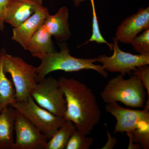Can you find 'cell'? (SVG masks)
<instances>
[{"mask_svg":"<svg viewBox=\"0 0 149 149\" xmlns=\"http://www.w3.org/2000/svg\"><path fill=\"white\" fill-rule=\"evenodd\" d=\"M58 80L66 102L63 118L72 121L77 130L88 136L101 116L95 95L91 88L78 80L63 77Z\"/></svg>","mask_w":149,"mask_h":149,"instance_id":"1","label":"cell"},{"mask_svg":"<svg viewBox=\"0 0 149 149\" xmlns=\"http://www.w3.org/2000/svg\"><path fill=\"white\" fill-rule=\"evenodd\" d=\"M60 51L45 54H37L34 56L41 61V63L35 67L37 82L40 81L47 74L54 71L62 70L67 72H77L83 70H93L107 78L108 74L102 65L94 64L95 58H81L70 54L68 45L65 42L59 44Z\"/></svg>","mask_w":149,"mask_h":149,"instance_id":"2","label":"cell"},{"mask_svg":"<svg viewBox=\"0 0 149 149\" xmlns=\"http://www.w3.org/2000/svg\"><path fill=\"white\" fill-rule=\"evenodd\" d=\"M146 91L136 75L125 80L119 74L109 81L100 96L104 102L107 104L118 102L127 107L142 108L146 102Z\"/></svg>","mask_w":149,"mask_h":149,"instance_id":"3","label":"cell"},{"mask_svg":"<svg viewBox=\"0 0 149 149\" xmlns=\"http://www.w3.org/2000/svg\"><path fill=\"white\" fill-rule=\"evenodd\" d=\"M3 69L6 74L9 73L11 76L16 102L27 101L37 83L35 67L19 57L7 53L4 59Z\"/></svg>","mask_w":149,"mask_h":149,"instance_id":"4","label":"cell"},{"mask_svg":"<svg viewBox=\"0 0 149 149\" xmlns=\"http://www.w3.org/2000/svg\"><path fill=\"white\" fill-rule=\"evenodd\" d=\"M30 96L40 107L55 115L63 118L66 102L58 80L52 76L45 77L37 83Z\"/></svg>","mask_w":149,"mask_h":149,"instance_id":"5","label":"cell"},{"mask_svg":"<svg viewBox=\"0 0 149 149\" xmlns=\"http://www.w3.org/2000/svg\"><path fill=\"white\" fill-rule=\"evenodd\" d=\"M10 106L27 118L49 139L54 136L65 120L63 117L55 115L38 105L31 96L27 101L16 102Z\"/></svg>","mask_w":149,"mask_h":149,"instance_id":"6","label":"cell"},{"mask_svg":"<svg viewBox=\"0 0 149 149\" xmlns=\"http://www.w3.org/2000/svg\"><path fill=\"white\" fill-rule=\"evenodd\" d=\"M113 53L111 56L105 55L95 58L96 62L101 63L106 71L120 72L123 75L130 74L138 67L149 64V55H134L121 50L118 45V40L113 38Z\"/></svg>","mask_w":149,"mask_h":149,"instance_id":"7","label":"cell"},{"mask_svg":"<svg viewBox=\"0 0 149 149\" xmlns=\"http://www.w3.org/2000/svg\"><path fill=\"white\" fill-rule=\"evenodd\" d=\"M15 110L16 140L12 149H45L48 137L41 133L27 118Z\"/></svg>","mask_w":149,"mask_h":149,"instance_id":"8","label":"cell"},{"mask_svg":"<svg viewBox=\"0 0 149 149\" xmlns=\"http://www.w3.org/2000/svg\"><path fill=\"white\" fill-rule=\"evenodd\" d=\"M105 109L116 119L114 134L132 132L145 123L149 122V112L147 110L125 109L117 102L107 104Z\"/></svg>","mask_w":149,"mask_h":149,"instance_id":"9","label":"cell"},{"mask_svg":"<svg viewBox=\"0 0 149 149\" xmlns=\"http://www.w3.org/2000/svg\"><path fill=\"white\" fill-rule=\"evenodd\" d=\"M149 28V8H140L118 27L116 38L121 42L130 44L140 32Z\"/></svg>","mask_w":149,"mask_h":149,"instance_id":"10","label":"cell"},{"mask_svg":"<svg viewBox=\"0 0 149 149\" xmlns=\"http://www.w3.org/2000/svg\"><path fill=\"white\" fill-rule=\"evenodd\" d=\"M49 12L47 8L40 7L22 24L13 29L11 40L26 50L29 40L35 32L44 24Z\"/></svg>","mask_w":149,"mask_h":149,"instance_id":"11","label":"cell"},{"mask_svg":"<svg viewBox=\"0 0 149 149\" xmlns=\"http://www.w3.org/2000/svg\"><path fill=\"white\" fill-rule=\"evenodd\" d=\"M43 6L35 0H10L6 8L5 22L13 28L20 26Z\"/></svg>","mask_w":149,"mask_h":149,"instance_id":"12","label":"cell"},{"mask_svg":"<svg viewBox=\"0 0 149 149\" xmlns=\"http://www.w3.org/2000/svg\"><path fill=\"white\" fill-rule=\"evenodd\" d=\"M68 17V8L63 6L55 14H49L44 22V25L48 32L58 42H64L71 37Z\"/></svg>","mask_w":149,"mask_h":149,"instance_id":"13","label":"cell"},{"mask_svg":"<svg viewBox=\"0 0 149 149\" xmlns=\"http://www.w3.org/2000/svg\"><path fill=\"white\" fill-rule=\"evenodd\" d=\"M15 110L9 106L0 113V149H12L15 142Z\"/></svg>","mask_w":149,"mask_h":149,"instance_id":"14","label":"cell"},{"mask_svg":"<svg viewBox=\"0 0 149 149\" xmlns=\"http://www.w3.org/2000/svg\"><path fill=\"white\" fill-rule=\"evenodd\" d=\"M33 56L56 52L52 36L44 24L35 32L29 40L26 50Z\"/></svg>","mask_w":149,"mask_h":149,"instance_id":"15","label":"cell"},{"mask_svg":"<svg viewBox=\"0 0 149 149\" xmlns=\"http://www.w3.org/2000/svg\"><path fill=\"white\" fill-rule=\"evenodd\" d=\"M6 51L0 50V113L7 107L16 102L13 83L8 78L3 69V63Z\"/></svg>","mask_w":149,"mask_h":149,"instance_id":"16","label":"cell"},{"mask_svg":"<svg viewBox=\"0 0 149 149\" xmlns=\"http://www.w3.org/2000/svg\"><path fill=\"white\" fill-rule=\"evenodd\" d=\"M77 130L74 123L65 120L54 136L47 141L45 149H65L72 134Z\"/></svg>","mask_w":149,"mask_h":149,"instance_id":"17","label":"cell"},{"mask_svg":"<svg viewBox=\"0 0 149 149\" xmlns=\"http://www.w3.org/2000/svg\"><path fill=\"white\" fill-rule=\"evenodd\" d=\"M126 134L133 143L139 144L143 149H149V122L145 123Z\"/></svg>","mask_w":149,"mask_h":149,"instance_id":"18","label":"cell"},{"mask_svg":"<svg viewBox=\"0 0 149 149\" xmlns=\"http://www.w3.org/2000/svg\"><path fill=\"white\" fill-rule=\"evenodd\" d=\"M94 139L88 137L81 131L76 130L67 144L65 149H89L93 145Z\"/></svg>","mask_w":149,"mask_h":149,"instance_id":"19","label":"cell"},{"mask_svg":"<svg viewBox=\"0 0 149 149\" xmlns=\"http://www.w3.org/2000/svg\"><path fill=\"white\" fill-rule=\"evenodd\" d=\"M93 9V32L90 39L84 43L83 45H86L90 42H95L99 44H105L109 46L110 49L112 50L113 49V44H109L105 40L103 37L99 27L98 21L96 15L95 8L94 0H91Z\"/></svg>","mask_w":149,"mask_h":149,"instance_id":"20","label":"cell"},{"mask_svg":"<svg viewBox=\"0 0 149 149\" xmlns=\"http://www.w3.org/2000/svg\"><path fill=\"white\" fill-rule=\"evenodd\" d=\"M130 44L139 54L149 55V28L135 37Z\"/></svg>","mask_w":149,"mask_h":149,"instance_id":"21","label":"cell"},{"mask_svg":"<svg viewBox=\"0 0 149 149\" xmlns=\"http://www.w3.org/2000/svg\"><path fill=\"white\" fill-rule=\"evenodd\" d=\"M134 75L138 77L148 93V100L149 101V67L148 65H142L136 68L133 70Z\"/></svg>","mask_w":149,"mask_h":149,"instance_id":"22","label":"cell"},{"mask_svg":"<svg viewBox=\"0 0 149 149\" xmlns=\"http://www.w3.org/2000/svg\"><path fill=\"white\" fill-rule=\"evenodd\" d=\"M10 0H0V30L3 31L5 28L4 19L6 8Z\"/></svg>","mask_w":149,"mask_h":149,"instance_id":"23","label":"cell"},{"mask_svg":"<svg viewBox=\"0 0 149 149\" xmlns=\"http://www.w3.org/2000/svg\"><path fill=\"white\" fill-rule=\"evenodd\" d=\"M107 129V141L101 149H113L117 143V140L115 137L111 136L109 131L107 128V125L105 124Z\"/></svg>","mask_w":149,"mask_h":149,"instance_id":"24","label":"cell"},{"mask_svg":"<svg viewBox=\"0 0 149 149\" xmlns=\"http://www.w3.org/2000/svg\"><path fill=\"white\" fill-rule=\"evenodd\" d=\"M35 1H38L43 2L42 0H35Z\"/></svg>","mask_w":149,"mask_h":149,"instance_id":"25","label":"cell"}]
</instances>
